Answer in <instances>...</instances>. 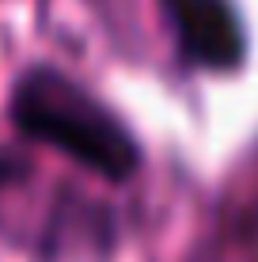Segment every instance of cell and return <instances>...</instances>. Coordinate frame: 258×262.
Here are the masks:
<instances>
[{
	"label": "cell",
	"instance_id": "obj_1",
	"mask_svg": "<svg viewBox=\"0 0 258 262\" xmlns=\"http://www.w3.org/2000/svg\"><path fill=\"white\" fill-rule=\"evenodd\" d=\"M12 122L31 141H42L73 164L103 179H129L140 167L133 133L114 118L110 106L87 92L68 72L34 65L12 88Z\"/></svg>",
	"mask_w": 258,
	"mask_h": 262
},
{
	"label": "cell",
	"instance_id": "obj_2",
	"mask_svg": "<svg viewBox=\"0 0 258 262\" xmlns=\"http://www.w3.org/2000/svg\"><path fill=\"white\" fill-rule=\"evenodd\" d=\"M182 57L201 69H236L243 61V27L232 0H163Z\"/></svg>",
	"mask_w": 258,
	"mask_h": 262
}]
</instances>
